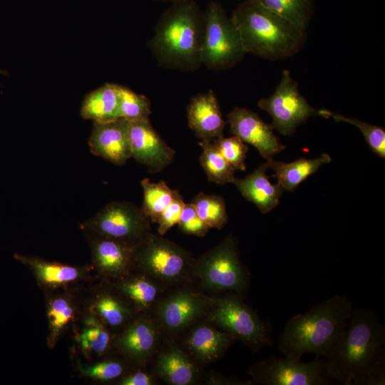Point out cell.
Returning <instances> with one entry per match:
<instances>
[{"label": "cell", "instance_id": "3957f363", "mask_svg": "<svg viewBox=\"0 0 385 385\" xmlns=\"http://www.w3.org/2000/svg\"><path fill=\"white\" fill-rule=\"evenodd\" d=\"M354 308L349 299L337 294L292 317L279 337L278 351L301 359L306 354L327 359L345 330Z\"/></svg>", "mask_w": 385, "mask_h": 385}, {"label": "cell", "instance_id": "f1b7e54d", "mask_svg": "<svg viewBox=\"0 0 385 385\" xmlns=\"http://www.w3.org/2000/svg\"><path fill=\"white\" fill-rule=\"evenodd\" d=\"M199 217L210 227L222 229L228 220L223 197L205 192L197 194L190 202Z\"/></svg>", "mask_w": 385, "mask_h": 385}, {"label": "cell", "instance_id": "8fae6325", "mask_svg": "<svg viewBox=\"0 0 385 385\" xmlns=\"http://www.w3.org/2000/svg\"><path fill=\"white\" fill-rule=\"evenodd\" d=\"M257 106L271 115L272 128L282 135H292L298 125L319 115V110L308 103L299 91L298 83L287 69L282 71L273 93L261 98Z\"/></svg>", "mask_w": 385, "mask_h": 385}, {"label": "cell", "instance_id": "d590c367", "mask_svg": "<svg viewBox=\"0 0 385 385\" xmlns=\"http://www.w3.org/2000/svg\"><path fill=\"white\" fill-rule=\"evenodd\" d=\"M82 374L100 381H109L119 377L124 371L123 364L116 361H104L91 366H80Z\"/></svg>", "mask_w": 385, "mask_h": 385}, {"label": "cell", "instance_id": "f35d334b", "mask_svg": "<svg viewBox=\"0 0 385 385\" xmlns=\"http://www.w3.org/2000/svg\"><path fill=\"white\" fill-rule=\"evenodd\" d=\"M119 384L121 385H153L155 384V380L150 374L138 371L123 377Z\"/></svg>", "mask_w": 385, "mask_h": 385}, {"label": "cell", "instance_id": "e0dca14e", "mask_svg": "<svg viewBox=\"0 0 385 385\" xmlns=\"http://www.w3.org/2000/svg\"><path fill=\"white\" fill-rule=\"evenodd\" d=\"M235 341L230 334L211 323L195 326L188 334L185 344L192 358L210 364L221 359Z\"/></svg>", "mask_w": 385, "mask_h": 385}, {"label": "cell", "instance_id": "1f68e13d", "mask_svg": "<svg viewBox=\"0 0 385 385\" xmlns=\"http://www.w3.org/2000/svg\"><path fill=\"white\" fill-rule=\"evenodd\" d=\"M212 142L235 170H246L245 159L248 148L245 143L235 135L230 138L222 135Z\"/></svg>", "mask_w": 385, "mask_h": 385}, {"label": "cell", "instance_id": "e575fe53", "mask_svg": "<svg viewBox=\"0 0 385 385\" xmlns=\"http://www.w3.org/2000/svg\"><path fill=\"white\" fill-rule=\"evenodd\" d=\"M73 316V309L66 299L58 297L51 302L48 317L51 330V337L53 340L59 332L71 320Z\"/></svg>", "mask_w": 385, "mask_h": 385}, {"label": "cell", "instance_id": "44dd1931", "mask_svg": "<svg viewBox=\"0 0 385 385\" xmlns=\"http://www.w3.org/2000/svg\"><path fill=\"white\" fill-rule=\"evenodd\" d=\"M155 371L162 380L171 385L192 384L198 376V369L192 358L173 345L160 353Z\"/></svg>", "mask_w": 385, "mask_h": 385}, {"label": "cell", "instance_id": "ba28073f", "mask_svg": "<svg viewBox=\"0 0 385 385\" xmlns=\"http://www.w3.org/2000/svg\"><path fill=\"white\" fill-rule=\"evenodd\" d=\"M193 262L186 250L154 233L135 248L134 265L160 284L186 280Z\"/></svg>", "mask_w": 385, "mask_h": 385}, {"label": "cell", "instance_id": "8992f818", "mask_svg": "<svg viewBox=\"0 0 385 385\" xmlns=\"http://www.w3.org/2000/svg\"><path fill=\"white\" fill-rule=\"evenodd\" d=\"M208 320L253 352L273 344L270 323L264 322L237 294L230 292L212 299Z\"/></svg>", "mask_w": 385, "mask_h": 385}, {"label": "cell", "instance_id": "d4e9b609", "mask_svg": "<svg viewBox=\"0 0 385 385\" xmlns=\"http://www.w3.org/2000/svg\"><path fill=\"white\" fill-rule=\"evenodd\" d=\"M199 145L202 149L200 156V163L208 180L218 185L233 183L236 178L235 170L225 160L213 143L201 140Z\"/></svg>", "mask_w": 385, "mask_h": 385}, {"label": "cell", "instance_id": "5b68a950", "mask_svg": "<svg viewBox=\"0 0 385 385\" xmlns=\"http://www.w3.org/2000/svg\"><path fill=\"white\" fill-rule=\"evenodd\" d=\"M192 274L214 292H230L242 297L249 284V273L240 260L237 242L232 235L194 260Z\"/></svg>", "mask_w": 385, "mask_h": 385}, {"label": "cell", "instance_id": "4316f807", "mask_svg": "<svg viewBox=\"0 0 385 385\" xmlns=\"http://www.w3.org/2000/svg\"><path fill=\"white\" fill-rule=\"evenodd\" d=\"M143 190L142 210L150 222H157L160 215L171 202L175 190L165 181L153 183L148 178L140 182Z\"/></svg>", "mask_w": 385, "mask_h": 385}, {"label": "cell", "instance_id": "83f0119b", "mask_svg": "<svg viewBox=\"0 0 385 385\" xmlns=\"http://www.w3.org/2000/svg\"><path fill=\"white\" fill-rule=\"evenodd\" d=\"M160 284L143 275L125 280L120 285L121 292L141 309H148L161 292Z\"/></svg>", "mask_w": 385, "mask_h": 385}, {"label": "cell", "instance_id": "277c9868", "mask_svg": "<svg viewBox=\"0 0 385 385\" xmlns=\"http://www.w3.org/2000/svg\"><path fill=\"white\" fill-rule=\"evenodd\" d=\"M230 16L245 53L270 61L284 59L298 53L306 40V30L255 0H244Z\"/></svg>", "mask_w": 385, "mask_h": 385}, {"label": "cell", "instance_id": "603a6c76", "mask_svg": "<svg viewBox=\"0 0 385 385\" xmlns=\"http://www.w3.org/2000/svg\"><path fill=\"white\" fill-rule=\"evenodd\" d=\"M331 160V157L327 153H322L315 159L300 158L291 163L276 161L272 158L267 159L277 184L287 191H294L302 182Z\"/></svg>", "mask_w": 385, "mask_h": 385}, {"label": "cell", "instance_id": "d6986e66", "mask_svg": "<svg viewBox=\"0 0 385 385\" xmlns=\"http://www.w3.org/2000/svg\"><path fill=\"white\" fill-rule=\"evenodd\" d=\"M267 162L260 165L244 178H235L234 183L241 195L255 204L262 213L275 207L279 201L283 189L277 183L272 184L267 175Z\"/></svg>", "mask_w": 385, "mask_h": 385}, {"label": "cell", "instance_id": "7c38bea8", "mask_svg": "<svg viewBox=\"0 0 385 385\" xmlns=\"http://www.w3.org/2000/svg\"><path fill=\"white\" fill-rule=\"evenodd\" d=\"M212 299L188 289H182L163 299L158 304V325L169 332H178L191 325L210 309Z\"/></svg>", "mask_w": 385, "mask_h": 385}, {"label": "cell", "instance_id": "5bb4252c", "mask_svg": "<svg viewBox=\"0 0 385 385\" xmlns=\"http://www.w3.org/2000/svg\"><path fill=\"white\" fill-rule=\"evenodd\" d=\"M230 133L255 147L264 158H272L285 148L273 132L271 125L247 108L235 107L227 115Z\"/></svg>", "mask_w": 385, "mask_h": 385}, {"label": "cell", "instance_id": "9a60e30c", "mask_svg": "<svg viewBox=\"0 0 385 385\" xmlns=\"http://www.w3.org/2000/svg\"><path fill=\"white\" fill-rule=\"evenodd\" d=\"M128 126L129 121L123 118L93 123L88 139L91 152L114 165H124L131 158Z\"/></svg>", "mask_w": 385, "mask_h": 385}, {"label": "cell", "instance_id": "7a4b0ae2", "mask_svg": "<svg viewBox=\"0 0 385 385\" xmlns=\"http://www.w3.org/2000/svg\"><path fill=\"white\" fill-rule=\"evenodd\" d=\"M205 17L194 0L170 4L161 14L148 46L158 66L194 72L202 65Z\"/></svg>", "mask_w": 385, "mask_h": 385}, {"label": "cell", "instance_id": "60d3db41", "mask_svg": "<svg viewBox=\"0 0 385 385\" xmlns=\"http://www.w3.org/2000/svg\"><path fill=\"white\" fill-rule=\"evenodd\" d=\"M0 73H1V74H7V73L6 71H4L3 70H1V69H0Z\"/></svg>", "mask_w": 385, "mask_h": 385}, {"label": "cell", "instance_id": "836d02e7", "mask_svg": "<svg viewBox=\"0 0 385 385\" xmlns=\"http://www.w3.org/2000/svg\"><path fill=\"white\" fill-rule=\"evenodd\" d=\"M110 336L106 328L91 319L81 336V343L83 349L101 354L108 347Z\"/></svg>", "mask_w": 385, "mask_h": 385}, {"label": "cell", "instance_id": "2e32d148", "mask_svg": "<svg viewBox=\"0 0 385 385\" xmlns=\"http://www.w3.org/2000/svg\"><path fill=\"white\" fill-rule=\"evenodd\" d=\"M189 128L201 140L212 141L223 135L225 121L212 90L197 94L187 106Z\"/></svg>", "mask_w": 385, "mask_h": 385}, {"label": "cell", "instance_id": "4fadbf2b", "mask_svg": "<svg viewBox=\"0 0 385 385\" xmlns=\"http://www.w3.org/2000/svg\"><path fill=\"white\" fill-rule=\"evenodd\" d=\"M131 158L151 173L161 171L173 161L175 152L160 136L149 119L129 122Z\"/></svg>", "mask_w": 385, "mask_h": 385}, {"label": "cell", "instance_id": "6da1fadb", "mask_svg": "<svg viewBox=\"0 0 385 385\" xmlns=\"http://www.w3.org/2000/svg\"><path fill=\"white\" fill-rule=\"evenodd\" d=\"M385 328L371 309H353L326 359L328 374L344 385L385 384Z\"/></svg>", "mask_w": 385, "mask_h": 385}, {"label": "cell", "instance_id": "8d00e7d4", "mask_svg": "<svg viewBox=\"0 0 385 385\" xmlns=\"http://www.w3.org/2000/svg\"><path fill=\"white\" fill-rule=\"evenodd\" d=\"M178 224L185 234L198 237H204L210 229L199 217L191 203L185 204Z\"/></svg>", "mask_w": 385, "mask_h": 385}, {"label": "cell", "instance_id": "ffe728a7", "mask_svg": "<svg viewBox=\"0 0 385 385\" xmlns=\"http://www.w3.org/2000/svg\"><path fill=\"white\" fill-rule=\"evenodd\" d=\"M159 327L152 319L140 318L130 324L121 334L118 345L128 357L143 362L153 354L159 339Z\"/></svg>", "mask_w": 385, "mask_h": 385}, {"label": "cell", "instance_id": "ab89813d", "mask_svg": "<svg viewBox=\"0 0 385 385\" xmlns=\"http://www.w3.org/2000/svg\"><path fill=\"white\" fill-rule=\"evenodd\" d=\"M151 1H158V2H168L170 4H173V3L178 2L182 0H151Z\"/></svg>", "mask_w": 385, "mask_h": 385}, {"label": "cell", "instance_id": "9c48e42d", "mask_svg": "<svg viewBox=\"0 0 385 385\" xmlns=\"http://www.w3.org/2000/svg\"><path fill=\"white\" fill-rule=\"evenodd\" d=\"M141 207L126 201L108 203L81 225L93 236L109 238L133 248L153 232Z\"/></svg>", "mask_w": 385, "mask_h": 385}, {"label": "cell", "instance_id": "52a82bcc", "mask_svg": "<svg viewBox=\"0 0 385 385\" xmlns=\"http://www.w3.org/2000/svg\"><path fill=\"white\" fill-rule=\"evenodd\" d=\"M204 17L202 65L214 71L234 67L246 53L231 16L220 3L210 1L204 11Z\"/></svg>", "mask_w": 385, "mask_h": 385}, {"label": "cell", "instance_id": "7402d4cb", "mask_svg": "<svg viewBox=\"0 0 385 385\" xmlns=\"http://www.w3.org/2000/svg\"><path fill=\"white\" fill-rule=\"evenodd\" d=\"M119 85L105 83L84 98L80 114L93 123H106L120 117Z\"/></svg>", "mask_w": 385, "mask_h": 385}, {"label": "cell", "instance_id": "74e56055", "mask_svg": "<svg viewBox=\"0 0 385 385\" xmlns=\"http://www.w3.org/2000/svg\"><path fill=\"white\" fill-rule=\"evenodd\" d=\"M185 204L179 192L175 190L171 202L161 213L156 222L158 225V231L160 235L165 234L169 229L178 223Z\"/></svg>", "mask_w": 385, "mask_h": 385}, {"label": "cell", "instance_id": "484cf974", "mask_svg": "<svg viewBox=\"0 0 385 385\" xmlns=\"http://www.w3.org/2000/svg\"><path fill=\"white\" fill-rule=\"evenodd\" d=\"M274 14L306 30L314 13V0H255Z\"/></svg>", "mask_w": 385, "mask_h": 385}, {"label": "cell", "instance_id": "cb8c5ba5", "mask_svg": "<svg viewBox=\"0 0 385 385\" xmlns=\"http://www.w3.org/2000/svg\"><path fill=\"white\" fill-rule=\"evenodd\" d=\"M14 257L27 265L38 279L48 286H60L77 279L80 276L78 268L57 262H51L38 258L15 254Z\"/></svg>", "mask_w": 385, "mask_h": 385}, {"label": "cell", "instance_id": "30bf717a", "mask_svg": "<svg viewBox=\"0 0 385 385\" xmlns=\"http://www.w3.org/2000/svg\"><path fill=\"white\" fill-rule=\"evenodd\" d=\"M252 382L265 385H329L326 359L316 356L310 362L288 356L267 359L252 365L247 371Z\"/></svg>", "mask_w": 385, "mask_h": 385}, {"label": "cell", "instance_id": "d6a6232c", "mask_svg": "<svg viewBox=\"0 0 385 385\" xmlns=\"http://www.w3.org/2000/svg\"><path fill=\"white\" fill-rule=\"evenodd\" d=\"M96 309L101 317L112 327L120 326L129 315L126 307L115 297L108 294L98 299Z\"/></svg>", "mask_w": 385, "mask_h": 385}, {"label": "cell", "instance_id": "4dcf8cb0", "mask_svg": "<svg viewBox=\"0 0 385 385\" xmlns=\"http://www.w3.org/2000/svg\"><path fill=\"white\" fill-rule=\"evenodd\" d=\"M319 115L324 118H332L338 122L349 123L358 128L362 133L366 142L371 150L381 158H385V130L383 128L371 125L356 118L345 117L328 110H319Z\"/></svg>", "mask_w": 385, "mask_h": 385}, {"label": "cell", "instance_id": "f546056e", "mask_svg": "<svg viewBox=\"0 0 385 385\" xmlns=\"http://www.w3.org/2000/svg\"><path fill=\"white\" fill-rule=\"evenodd\" d=\"M118 94L120 118L129 122L149 119L151 113L150 102L146 96L120 85Z\"/></svg>", "mask_w": 385, "mask_h": 385}, {"label": "cell", "instance_id": "ac0fdd59", "mask_svg": "<svg viewBox=\"0 0 385 385\" xmlns=\"http://www.w3.org/2000/svg\"><path fill=\"white\" fill-rule=\"evenodd\" d=\"M91 251L94 265L106 277H123L134 266L135 248L116 240L94 236Z\"/></svg>", "mask_w": 385, "mask_h": 385}]
</instances>
